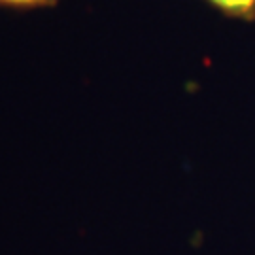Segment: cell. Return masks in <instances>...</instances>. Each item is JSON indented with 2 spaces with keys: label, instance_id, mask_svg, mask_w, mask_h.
I'll use <instances>...</instances> for the list:
<instances>
[{
  "label": "cell",
  "instance_id": "6da1fadb",
  "mask_svg": "<svg viewBox=\"0 0 255 255\" xmlns=\"http://www.w3.org/2000/svg\"><path fill=\"white\" fill-rule=\"evenodd\" d=\"M208 2L235 17H255V0H208Z\"/></svg>",
  "mask_w": 255,
  "mask_h": 255
},
{
  "label": "cell",
  "instance_id": "7a4b0ae2",
  "mask_svg": "<svg viewBox=\"0 0 255 255\" xmlns=\"http://www.w3.org/2000/svg\"><path fill=\"white\" fill-rule=\"evenodd\" d=\"M0 2L11 6H36V4H49L53 0H0Z\"/></svg>",
  "mask_w": 255,
  "mask_h": 255
}]
</instances>
